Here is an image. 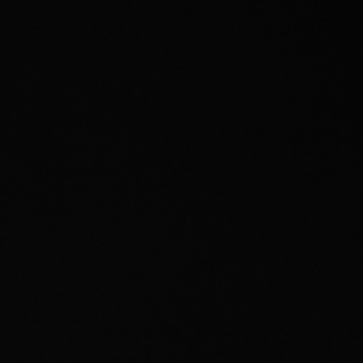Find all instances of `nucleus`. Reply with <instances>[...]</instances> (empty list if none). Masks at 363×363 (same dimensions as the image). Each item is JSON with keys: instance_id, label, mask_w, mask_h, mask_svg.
Returning <instances> with one entry per match:
<instances>
[]
</instances>
